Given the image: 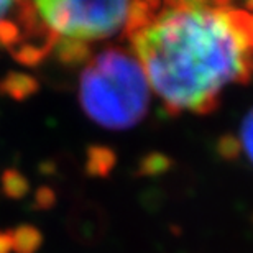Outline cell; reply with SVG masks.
I'll return each instance as SVG.
<instances>
[{"label":"cell","instance_id":"cell-5","mask_svg":"<svg viewBox=\"0 0 253 253\" xmlns=\"http://www.w3.org/2000/svg\"><path fill=\"white\" fill-rule=\"evenodd\" d=\"M5 84H7V90L10 94H13V97H23L32 92V84L33 81L32 78H27V76H8L5 79Z\"/></svg>","mask_w":253,"mask_h":253},{"label":"cell","instance_id":"cell-8","mask_svg":"<svg viewBox=\"0 0 253 253\" xmlns=\"http://www.w3.org/2000/svg\"><path fill=\"white\" fill-rule=\"evenodd\" d=\"M240 146H239V141L232 136H224L219 143V151L222 153V156L225 158H235L237 153H239Z\"/></svg>","mask_w":253,"mask_h":253},{"label":"cell","instance_id":"cell-2","mask_svg":"<svg viewBox=\"0 0 253 253\" xmlns=\"http://www.w3.org/2000/svg\"><path fill=\"white\" fill-rule=\"evenodd\" d=\"M151 89L138 59L130 49L107 48L90 59L81 73L79 100L95 124L125 130L148 114Z\"/></svg>","mask_w":253,"mask_h":253},{"label":"cell","instance_id":"cell-6","mask_svg":"<svg viewBox=\"0 0 253 253\" xmlns=\"http://www.w3.org/2000/svg\"><path fill=\"white\" fill-rule=\"evenodd\" d=\"M94 156L89 158V169L94 171L95 174H100V173H105L109 171L110 165L114 163V156L110 153L109 150H104V148H95L92 150Z\"/></svg>","mask_w":253,"mask_h":253},{"label":"cell","instance_id":"cell-7","mask_svg":"<svg viewBox=\"0 0 253 253\" xmlns=\"http://www.w3.org/2000/svg\"><path fill=\"white\" fill-rule=\"evenodd\" d=\"M252 133H253V126H252V112L245 115L244 124L240 126V135H239V146L242 145V150L247 158H252Z\"/></svg>","mask_w":253,"mask_h":253},{"label":"cell","instance_id":"cell-9","mask_svg":"<svg viewBox=\"0 0 253 253\" xmlns=\"http://www.w3.org/2000/svg\"><path fill=\"white\" fill-rule=\"evenodd\" d=\"M12 250V235L10 232H0V253H8Z\"/></svg>","mask_w":253,"mask_h":253},{"label":"cell","instance_id":"cell-1","mask_svg":"<svg viewBox=\"0 0 253 253\" xmlns=\"http://www.w3.org/2000/svg\"><path fill=\"white\" fill-rule=\"evenodd\" d=\"M124 37L169 114H209L250 79L253 20L230 2H138Z\"/></svg>","mask_w":253,"mask_h":253},{"label":"cell","instance_id":"cell-3","mask_svg":"<svg viewBox=\"0 0 253 253\" xmlns=\"http://www.w3.org/2000/svg\"><path fill=\"white\" fill-rule=\"evenodd\" d=\"M138 2L125 0H40L37 17L56 43L87 44L126 32Z\"/></svg>","mask_w":253,"mask_h":253},{"label":"cell","instance_id":"cell-4","mask_svg":"<svg viewBox=\"0 0 253 253\" xmlns=\"http://www.w3.org/2000/svg\"><path fill=\"white\" fill-rule=\"evenodd\" d=\"M12 235V249L18 253H33L42 244V235L33 227H20L10 232Z\"/></svg>","mask_w":253,"mask_h":253}]
</instances>
